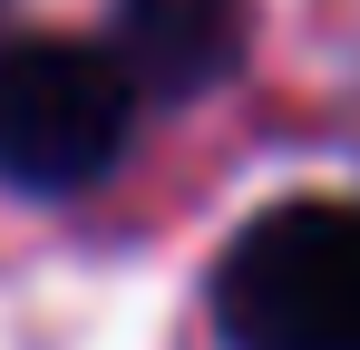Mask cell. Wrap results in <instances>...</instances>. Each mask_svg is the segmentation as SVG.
<instances>
[{"mask_svg": "<svg viewBox=\"0 0 360 350\" xmlns=\"http://www.w3.org/2000/svg\"><path fill=\"white\" fill-rule=\"evenodd\" d=\"M214 311L234 350H360V205L302 195L234 233Z\"/></svg>", "mask_w": 360, "mask_h": 350, "instance_id": "1", "label": "cell"}, {"mask_svg": "<svg viewBox=\"0 0 360 350\" xmlns=\"http://www.w3.org/2000/svg\"><path fill=\"white\" fill-rule=\"evenodd\" d=\"M117 68L136 98H205L243 58V0H117Z\"/></svg>", "mask_w": 360, "mask_h": 350, "instance_id": "3", "label": "cell"}, {"mask_svg": "<svg viewBox=\"0 0 360 350\" xmlns=\"http://www.w3.org/2000/svg\"><path fill=\"white\" fill-rule=\"evenodd\" d=\"M136 78L117 49L88 39H20L0 49V185L20 195H78L127 156Z\"/></svg>", "mask_w": 360, "mask_h": 350, "instance_id": "2", "label": "cell"}]
</instances>
